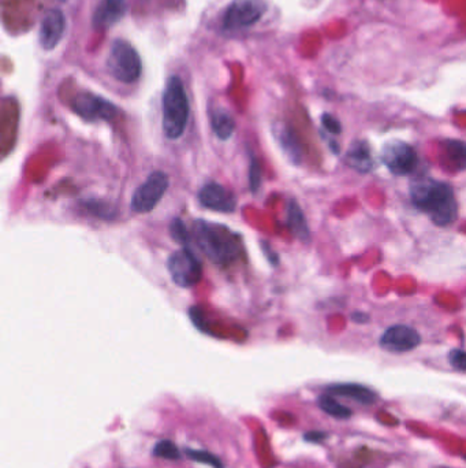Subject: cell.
<instances>
[{
  "label": "cell",
  "mask_w": 466,
  "mask_h": 468,
  "mask_svg": "<svg viewBox=\"0 0 466 468\" xmlns=\"http://www.w3.org/2000/svg\"><path fill=\"white\" fill-rule=\"evenodd\" d=\"M412 203L438 226H448L458 217V203L451 185L431 177H417L409 185Z\"/></svg>",
  "instance_id": "cell-1"
},
{
  "label": "cell",
  "mask_w": 466,
  "mask_h": 468,
  "mask_svg": "<svg viewBox=\"0 0 466 468\" xmlns=\"http://www.w3.org/2000/svg\"><path fill=\"white\" fill-rule=\"evenodd\" d=\"M192 232L196 244L214 265L227 267L238 259L243 244L240 236L228 227L197 219L193 224Z\"/></svg>",
  "instance_id": "cell-2"
},
{
  "label": "cell",
  "mask_w": 466,
  "mask_h": 468,
  "mask_svg": "<svg viewBox=\"0 0 466 468\" xmlns=\"http://www.w3.org/2000/svg\"><path fill=\"white\" fill-rule=\"evenodd\" d=\"M190 114L189 99L180 77L168 79L163 93V132L167 139L182 137Z\"/></svg>",
  "instance_id": "cell-3"
},
{
  "label": "cell",
  "mask_w": 466,
  "mask_h": 468,
  "mask_svg": "<svg viewBox=\"0 0 466 468\" xmlns=\"http://www.w3.org/2000/svg\"><path fill=\"white\" fill-rule=\"evenodd\" d=\"M107 67L115 80L132 84L141 76V58L127 41L115 40L110 50Z\"/></svg>",
  "instance_id": "cell-4"
},
{
  "label": "cell",
  "mask_w": 466,
  "mask_h": 468,
  "mask_svg": "<svg viewBox=\"0 0 466 468\" xmlns=\"http://www.w3.org/2000/svg\"><path fill=\"white\" fill-rule=\"evenodd\" d=\"M267 8L265 0H233L224 11L223 28L226 30L250 28L263 18Z\"/></svg>",
  "instance_id": "cell-5"
},
{
  "label": "cell",
  "mask_w": 466,
  "mask_h": 468,
  "mask_svg": "<svg viewBox=\"0 0 466 468\" xmlns=\"http://www.w3.org/2000/svg\"><path fill=\"white\" fill-rule=\"evenodd\" d=\"M167 267L173 281L181 287H192L202 281L203 277L202 262L186 246L174 252L170 256Z\"/></svg>",
  "instance_id": "cell-6"
},
{
  "label": "cell",
  "mask_w": 466,
  "mask_h": 468,
  "mask_svg": "<svg viewBox=\"0 0 466 468\" xmlns=\"http://www.w3.org/2000/svg\"><path fill=\"white\" fill-rule=\"evenodd\" d=\"M380 159L394 176L412 174L419 163L414 148L401 140H390L383 144Z\"/></svg>",
  "instance_id": "cell-7"
},
{
  "label": "cell",
  "mask_w": 466,
  "mask_h": 468,
  "mask_svg": "<svg viewBox=\"0 0 466 468\" xmlns=\"http://www.w3.org/2000/svg\"><path fill=\"white\" fill-rule=\"evenodd\" d=\"M170 180L163 171H153L145 183L137 188L132 199V208L139 214L151 212L162 200L165 190L168 189Z\"/></svg>",
  "instance_id": "cell-8"
},
{
  "label": "cell",
  "mask_w": 466,
  "mask_h": 468,
  "mask_svg": "<svg viewBox=\"0 0 466 468\" xmlns=\"http://www.w3.org/2000/svg\"><path fill=\"white\" fill-rule=\"evenodd\" d=\"M421 344V337L417 330L406 325L388 327L379 340L382 349L391 353H405Z\"/></svg>",
  "instance_id": "cell-9"
},
{
  "label": "cell",
  "mask_w": 466,
  "mask_h": 468,
  "mask_svg": "<svg viewBox=\"0 0 466 468\" xmlns=\"http://www.w3.org/2000/svg\"><path fill=\"white\" fill-rule=\"evenodd\" d=\"M73 110L88 121L111 120L117 114V107L92 93H80L73 101Z\"/></svg>",
  "instance_id": "cell-10"
},
{
  "label": "cell",
  "mask_w": 466,
  "mask_h": 468,
  "mask_svg": "<svg viewBox=\"0 0 466 468\" xmlns=\"http://www.w3.org/2000/svg\"><path fill=\"white\" fill-rule=\"evenodd\" d=\"M199 200L205 208L223 214H231L237 208L235 196L221 183L204 185L199 193Z\"/></svg>",
  "instance_id": "cell-11"
},
{
  "label": "cell",
  "mask_w": 466,
  "mask_h": 468,
  "mask_svg": "<svg viewBox=\"0 0 466 468\" xmlns=\"http://www.w3.org/2000/svg\"><path fill=\"white\" fill-rule=\"evenodd\" d=\"M66 29V18L61 10H48L41 20L39 40L41 47L47 51L54 50L62 40Z\"/></svg>",
  "instance_id": "cell-12"
},
{
  "label": "cell",
  "mask_w": 466,
  "mask_h": 468,
  "mask_svg": "<svg viewBox=\"0 0 466 468\" xmlns=\"http://www.w3.org/2000/svg\"><path fill=\"white\" fill-rule=\"evenodd\" d=\"M127 11L126 0H102L93 14V26L98 30H105L124 17Z\"/></svg>",
  "instance_id": "cell-13"
},
{
  "label": "cell",
  "mask_w": 466,
  "mask_h": 468,
  "mask_svg": "<svg viewBox=\"0 0 466 468\" xmlns=\"http://www.w3.org/2000/svg\"><path fill=\"white\" fill-rule=\"evenodd\" d=\"M272 132L287 159L293 164H300L303 161V147L294 130L287 125L279 122L274 125Z\"/></svg>",
  "instance_id": "cell-14"
},
{
  "label": "cell",
  "mask_w": 466,
  "mask_h": 468,
  "mask_svg": "<svg viewBox=\"0 0 466 468\" xmlns=\"http://www.w3.org/2000/svg\"><path fill=\"white\" fill-rule=\"evenodd\" d=\"M327 393L330 396H341V397H349L354 401H359L364 406H372L378 401L379 396L372 389L359 385V384H335L327 387Z\"/></svg>",
  "instance_id": "cell-15"
},
{
  "label": "cell",
  "mask_w": 466,
  "mask_h": 468,
  "mask_svg": "<svg viewBox=\"0 0 466 468\" xmlns=\"http://www.w3.org/2000/svg\"><path fill=\"white\" fill-rule=\"evenodd\" d=\"M346 163L351 169L360 171V173H368L373 169L375 161L369 148V144L363 140L354 142L350 145L347 154H346Z\"/></svg>",
  "instance_id": "cell-16"
},
{
  "label": "cell",
  "mask_w": 466,
  "mask_h": 468,
  "mask_svg": "<svg viewBox=\"0 0 466 468\" xmlns=\"http://www.w3.org/2000/svg\"><path fill=\"white\" fill-rule=\"evenodd\" d=\"M287 224L296 239H298L304 244L310 243V230L304 212L294 200H290L287 205Z\"/></svg>",
  "instance_id": "cell-17"
},
{
  "label": "cell",
  "mask_w": 466,
  "mask_h": 468,
  "mask_svg": "<svg viewBox=\"0 0 466 468\" xmlns=\"http://www.w3.org/2000/svg\"><path fill=\"white\" fill-rule=\"evenodd\" d=\"M211 126L215 136L222 142L228 140L235 132V121L231 114L224 108L214 110V113L211 114Z\"/></svg>",
  "instance_id": "cell-18"
},
{
  "label": "cell",
  "mask_w": 466,
  "mask_h": 468,
  "mask_svg": "<svg viewBox=\"0 0 466 468\" xmlns=\"http://www.w3.org/2000/svg\"><path fill=\"white\" fill-rule=\"evenodd\" d=\"M443 156L448 166L453 169L462 171L466 166V147L465 144L460 140H446L443 145Z\"/></svg>",
  "instance_id": "cell-19"
},
{
  "label": "cell",
  "mask_w": 466,
  "mask_h": 468,
  "mask_svg": "<svg viewBox=\"0 0 466 468\" xmlns=\"http://www.w3.org/2000/svg\"><path fill=\"white\" fill-rule=\"evenodd\" d=\"M319 407L320 409H323L325 413H328L330 416L332 418H337V419H349L351 416V409L350 408L345 407L342 404H339L332 396L330 394H322L319 397Z\"/></svg>",
  "instance_id": "cell-20"
},
{
  "label": "cell",
  "mask_w": 466,
  "mask_h": 468,
  "mask_svg": "<svg viewBox=\"0 0 466 468\" xmlns=\"http://www.w3.org/2000/svg\"><path fill=\"white\" fill-rule=\"evenodd\" d=\"M186 455L190 460L211 466L212 468H224L223 463L212 453L205 450H196V449H186Z\"/></svg>",
  "instance_id": "cell-21"
},
{
  "label": "cell",
  "mask_w": 466,
  "mask_h": 468,
  "mask_svg": "<svg viewBox=\"0 0 466 468\" xmlns=\"http://www.w3.org/2000/svg\"><path fill=\"white\" fill-rule=\"evenodd\" d=\"M153 455L156 457H162L165 460H180L181 459V452L177 448V445L168 440H163L158 443L153 448Z\"/></svg>",
  "instance_id": "cell-22"
},
{
  "label": "cell",
  "mask_w": 466,
  "mask_h": 468,
  "mask_svg": "<svg viewBox=\"0 0 466 468\" xmlns=\"http://www.w3.org/2000/svg\"><path fill=\"white\" fill-rule=\"evenodd\" d=\"M170 233L173 236V239L180 243V244L189 248V244H190V234L186 229V226L183 224V221H181L180 218H175L173 219V222L170 224Z\"/></svg>",
  "instance_id": "cell-23"
},
{
  "label": "cell",
  "mask_w": 466,
  "mask_h": 468,
  "mask_svg": "<svg viewBox=\"0 0 466 468\" xmlns=\"http://www.w3.org/2000/svg\"><path fill=\"white\" fill-rule=\"evenodd\" d=\"M249 186L253 195H256L262 186V167L256 158H252L249 164Z\"/></svg>",
  "instance_id": "cell-24"
},
{
  "label": "cell",
  "mask_w": 466,
  "mask_h": 468,
  "mask_svg": "<svg viewBox=\"0 0 466 468\" xmlns=\"http://www.w3.org/2000/svg\"><path fill=\"white\" fill-rule=\"evenodd\" d=\"M448 362L455 370L464 372L466 370L465 352L462 349H453L448 355Z\"/></svg>",
  "instance_id": "cell-25"
},
{
  "label": "cell",
  "mask_w": 466,
  "mask_h": 468,
  "mask_svg": "<svg viewBox=\"0 0 466 468\" xmlns=\"http://www.w3.org/2000/svg\"><path fill=\"white\" fill-rule=\"evenodd\" d=\"M322 125L325 127V130L331 135H341L342 133V126H341V122L332 117L331 114H323L322 115Z\"/></svg>",
  "instance_id": "cell-26"
},
{
  "label": "cell",
  "mask_w": 466,
  "mask_h": 468,
  "mask_svg": "<svg viewBox=\"0 0 466 468\" xmlns=\"http://www.w3.org/2000/svg\"><path fill=\"white\" fill-rule=\"evenodd\" d=\"M262 249H263L264 255L267 258V261L272 266H278L279 263V256L278 253L272 249V246L267 241H262Z\"/></svg>",
  "instance_id": "cell-27"
},
{
  "label": "cell",
  "mask_w": 466,
  "mask_h": 468,
  "mask_svg": "<svg viewBox=\"0 0 466 468\" xmlns=\"http://www.w3.org/2000/svg\"><path fill=\"white\" fill-rule=\"evenodd\" d=\"M325 433H319V431H310V433H306L304 435L305 440L309 441V443H319V441H323L325 438Z\"/></svg>",
  "instance_id": "cell-28"
},
{
  "label": "cell",
  "mask_w": 466,
  "mask_h": 468,
  "mask_svg": "<svg viewBox=\"0 0 466 468\" xmlns=\"http://www.w3.org/2000/svg\"><path fill=\"white\" fill-rule=\"evenodd\" d=\"M351 321H353L354 324H359V325H365V324H368L369 316H368L366 314H364V312L357 311V312H354V314L351 315Z\"/></svg>",
  "instance_id": "cell-29"
}]
</instances>
